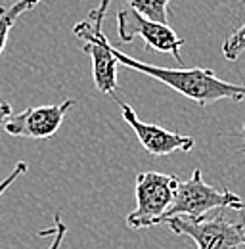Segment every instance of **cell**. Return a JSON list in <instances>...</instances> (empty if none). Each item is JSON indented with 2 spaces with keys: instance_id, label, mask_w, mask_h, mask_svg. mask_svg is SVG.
<instances>
[{
  "instance_id": "4",
  "label": "cell",
  "mask_w": 245,
  "mask_h": 249,
  "mask_svg": "<svg viewBox=\"0 0 245 249\" xmlns=\"http://www.w3.org/2000/svg\"><path fill=\"white\" fill-rule=\"evenodd\" d=\"M167 224L175 234L193 240L197 249H238V246H245L244 222L228 220L224 209H216V215L197 220L173 217Z\"/></svg>"
},
{
  "instance_id": "3",
  "label": "cell",
  "mask_w": 245,
  "mask_h": 249,
  "mask_svg": "<svg viewBox=\"0 0 245 249\" xmlns=\"http://www.w3.org/2000/svg\"><path fill=\"white\" fill-rule=\"evenodd\" d=\"M178 178L173 175L146 171L136 177V209L126 215V226L130 230H144L157 226L165 220L167 211L175 201Z\"/></svg>"
},
{
  "instance_id": "6",
  "label": "cell",
  "mask_w": 245,
  "mask_h": 249,
  "mask_svg": "<svg viewBox=\"0 0 245 249\" xmlns=\"http://www.w3.org/2000/svg\"><path fill=\"white\" fill-rule=\"evenodd\" d=\"M75 36H79L83 44V52L92 58V79L96 89L102 94H115L119 89L117 83V67L119 62L113 54V46L109 44L104 31H94L88 21H79L73 27Z\"/></svg>"
},
{
  "instance_id": "1",
  "label": "cell",
  "mask_w": 245,
  "mask_h": 249,
  "mask_svg": "<svg viewBox=\"0 0 245 249\" xmlns=\"http://www.w3.org/2000/svg\"><path fill=\"white\" fill-rule=\"evenodd\" d=\"M113 54L119 65L128 69L140 71L155 81L167 85L169 89L176 90L186 98L193 100L197 106L207 107L218 100H232V102H244L245 100V85H236L220 79L213 69L203 67H192V69H176V67H159L150 63L138 62L124 52L113 48Z\"/></svg>"
},
{
  "instance_id": "11",
  "label": "cell",
  "mask_w": 245,
  "mask_h": 249,
  "mask_svg": "<svg viewBox=\"0 0 245 249\" xmlns=\"http://www.w3.org/2000/svg\"><path fill=\"white\" fill-rule=\"evenodd\" d=\"M245 52V23L222 42V56L228 62H236Z\"/></svg>"
},
{
  "instance_id": "16",
  "label": "cell",
  "mask_w": 245,
  "mask_h": 249,
  "mask_svg": "<svg viewBox=\"0 0 245 249\" xmlns=\"http://www.w3.org/2000/svg\"><path fill=\"white\" fill-rule=\"evenodd\" d=\"M240 136L244 138V142H245V121H244V126H242V132H240ZM242 222H244V226H245V213H244V217H242Z\"/></svg>"
},
{
  "instance_id": "12",
  "label": "cell",
  "mask_w": 245,
  "mask_h": 249,
  "mask_svg": "<svg viewBox=\"0 0 245 249\" xmlns=\"http://www.w3.org/2000/svg\"><path fill=\"white\" fill-rule=\"evenodd\" d=\"M44 234H52V238H54L48 249H61V244H63L65 234H67V224L61 220L60 215H56L54 217V228H50L46 232H40V236H44Z\"/></svg>"
},
{
  "instance_id": "5",
  "label": "cell",
  "mask_w": 245,
  "mask_h": 249,
  "mask_svg": "<svg viewBox=\"0 0 245 249\" xmlns=\"http://www.w3.org/2000/svg\"><path fill=\"white\" fill-rule=\"evenodd\" d=\"M117 35L122 42H132L136 36H140L146 42V48L153 52L173 54L176 62H182L180 48L184 46V38H180L176 33L171 29V25L157 23L130 6L121 8L117 12Z\"/></svg>"
},
{
  "instance_id": "13",
  "label": "cell",
  "mask_w": 245,
  "mask_h": 249,
  "mask_svg": "<svg viewBox=\"0 0 245 249\" xmlns=\"http://www.w3.org/2000/svg\"><path fill=\"white\" fill-rule=\"evenodd\" d=\"M27 171H29V165H27L25 161H18V163H16V167L12 169V173H10V175H8L4 180H0V197L4 196V192H6L8 188L12 186V184H14V182H16L19 177H23Z\"/></svg>"
},
{
  "instance_id": "2",
  "label": "cell",
  "mask_w": 245,
  "mask_h": 249,
  "mask_svg": "<svg viewBox=\"0 0 245 249\" xmlns=\"http://www.w3.org/2000/svg\"><path fill=\"white\" fill-rule=\"evenodd\" d=\"M245 207V201L234 192L230 190H218L211 186L203 180L201 169H193L192 177L188 180L180 182L175 192V201L171 205V209L167 211L165 220L173 217L190 218V220H197V218L207 217L209 211L216 209H236L242 211Z\"/></svg>"
},
{
  "instance_id": "15",
  "label": "cell",
  "mask_w": 245,
  "mask_h": 249,
  "mask_svg": "<svg viewBox=\"0 0 245 249\" xmlns=\"http://www.w3.org/2000/svg\"><path fill=\"white\" fill-rule=\"evenodd\" d=\"M10 115H12V106H10V102H0V130H2V126L8 121Z\"/></svg>"
},
{
  "instance_id": "8",
  "label": "cell",
  "mask_w": 245,
  "mask_h": 249,
  "mask_svg": "<svg viewBox=\"0 0 245 249\" xmlns=\"http://www.w3.org/2000/svg\"><path fill=\"white\" fill-rule=\"evenodd\" d=\"M117 104L121 107L122 119L124 123L128 124L138 142L142 144V148L153 157H165L171 156L175 152H192L193 146H195V140L193 136H186V134H178V132H173V130H167L159 124H152V123H144L138 119L136 111L132 109V106L124 104L122 100L117 98Z\"/></svg>"
},
{
  "instance_id": "9",
  "label": "cell",
  "mask_w": 245,
  "mask_h": 249,
  "mask_svg": "<svg viewBox=\"0 0 245 249\" xmlns=\"http://www.w3.org/2000/svg\"><path fill=\"white\" fill-rule=\"evenodd\" d=\"M42 0H16L12 6H2L0 8V54L6 48L10 31L14 29L16 21L19 19V16H23L25 12L33 10L35 6H38Z\"/></svg>"
},
{
  "instance_id": "10",
  "label": "cell",
  "mask_w": 245,
  "mask_h": 249,
  "mask_svg": "<svg viewBox=\"0 0 245 249\" xmlns=\"http://www.w3.org/2000/svg\"><path fill=\"white\" fill-rule=\"evenodd\" d=\"M169 2L171 0H128V6L152 21L169 25Z\"/></svg>"
},
{
  "instance_id": "7",
  "label": "cell",
  "mask_w": 245,
  "mask_h": 249,
  "mask_svg": "<svg viewBox=\"0 0 245 249\" xmlns=\"http://www.w3.org/2000/svg\"><path fill=\"white\" fill-rule=\"evenodd\" d=\"M73 106H75V100L69 98L60 104L27 107L16 115L12 113L2 128L10 136H18V138H35V140L50 138L60 130L67 111Z\"/></svg>"
},
{
  "instance_id": "14",
  "label": "cell",
  "mask_w": 245,
  "mask_h": 249,
  "mask_svg": "<svg viewBox=\"0 0 245 249\" xmlns=\"http://www.w3.org/2000/svg\"><path fill=\"white\" fill-rule=\"evenodd\" d=\"M109 4H111V0H100L98 6H96L94 10H90L88 18L94 21V31H102V23H104V18H105V14H107Z\"/></svg>"
}]
</instances>
